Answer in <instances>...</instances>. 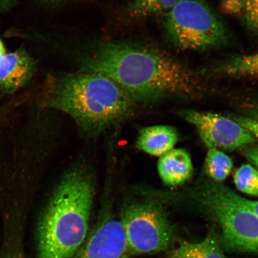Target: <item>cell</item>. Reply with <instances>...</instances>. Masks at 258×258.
<instances>
[{
    "mask_svg": "<svg viewBox=\"0 0 258 258\" xmlns=\"http://www.w3.org/2000/svg\"><path fill=\"white\" fill-rule=\"evenodd\" d=\"M83 72L101 74L135 101L197 94L201 78L179 61L155 48L104 43L82 59Z\"/></svg>",
    "mask_w": 258,
    "mask_h": 258,
    "instance_id": "obj_1",
    "label": "cell"
},
{
    "mask_svg": "<svg viewBox=\"0 0 258 258\" xmlns=\"http://www.w3.org/2000/svg\"><path fill=\"white\" fill-rule=\"evenodd\" d=\"M217 73L231 77L258 76V51L231 58L218 67Z\"/></svg>",
    "mask_w": 258,
    "mask_h": 258,
    "instance_id": "obj_14",
    "label": "cell"
},
{
    "mask_svg": "<svg viewBox=\"0 0 258 258\" xmlns=\"http://www.w3.org/2000/svg\"><path fill=\"white\" fill-rule=\"evenodd\" d=\"M179 0H133L128 6L127 14L132 18L145 17L170 11Z\"/></svg>",
    "mask_w": 258,
    "mask_h": 258,
    "instance_id": "obj_16",
    "label": "cell"
},
{
    "mask_svg": "<svg viewBox=\"0 0 258 258\" xmlns=\"http://www.w3.org/2000/svg\"><path fill=\"white\" fill-rule=\"evenodd\" d=\"M199 201L220 226L226 249L258 253V216L244 198L220 183L211 182L203 187Z\"/></svg>",
    "mask_w": 258,
    "mask_h": 258,
    "instance_id": "obj_4",
    "label": "cell"
},
{
    "mask_svg": "<svg viewBox=\"0 0 258 258\" xmlns=\"http://www.w3.org/2000/svg\"><path fill=\"white\" fill-rule=\"evenodd\" d=\"M86 172L76 169L63 177L41 215L37 258H73L86 239L93 200Z\"/></svg>",
    "mask_w": 258,
    "mask_h": 258,
    "instance_id": "obj_2",
    "label": "cell"
},
{
    "mask_svg": "<svg viewBox=\"0 0 258 258\" xmlns=\"http://www.w3.org/2000/svg\"><path fill=\"white\" fill-rule=\"evenodd\" d=\"M120 220L106 215L73 258H132Z\"/></svg>",
    "mask_w": 258,
    "mask_h": 258,
    "instance_id": "obj_8",
    "label": "cell"
},
{
    "mask_svg": "<svg viewBox=\"0 0 258 258\" xmlns=\"http://www.w3.org/2000/svg\"><path fill=\"white\" fill-rule=\"evenodd\" d=\"M234 182L240 191L258 196V171L249 164H243L235 171Z\"/></svg>",
    "mask_w": 258,
    "mask_h": 258,
    "instance_id": "obj_17",
    "label": "cell"
},
{
    "mask_svg": "<svg viewBox=\"0 0 258 258\" xmlns=\"http://www.w3.org/2000/svg\"><path fill=\"white\" fill-rule=\"evenodd\" d=\"M244 200L247 205L258 216V201H250V200L245 198H244Z\"/></svg>",
    "mask_w": 258,
    "mask_h": 258,
    "instance_id": "obj_22",
    "label": "cell"
},
{
    "mask_svg": "<svg viewBox=\"0 0 258 258\" xmlns=\"http://www.w3.org/2000/svg\"><path fill=\"white\" fill-rule=\"evenodd\" d=\"M158 170L161 178L167 185L182 184L192 175L191 157L184 150L172 149L160 157Z\"/></svg>",
    "mask_w": 258,
    "mask_h": 258,
    "instance_id": "obj_10",
    "label": "cell"
},
{
    "mask_svg": "<svg viewBox=\"0 0 258 258\" xmlns=\"http://www.w3.org/2000/svg\"><path fill=\"white\" fill-rule=\"evenodd\" d=\"M0 258H24V256L19 244L14 243L6 248Z\"/></svg>",
    "mask_w": 258,
    "mask_h": 258,
    "instance_id": "obj_19",
    "label": "cell"
},
{
    "mask_svg": "<svg viewBox=\"0 0 258 258\" xmlns=\"http://www.w3.org/2000/svg\"><path fill=\"white\" fill-rule=\"evenodd\" d=\"M205 163L206 173L217 182L227 178L233 167L231 158L217 148H209Z\"/></svg>",
    "mask_w": 258,
    "mask_h": 258,
    "instance_id": "obj_15",
    "label": "cell"
},
{
    "mask_svg": "<svg viewBox=\"0 0 258 258\" xmlns=\"http://www.w3.org/2000/svg\"><path fill=\"white\" fill-rule=\"evenodd\" d=\"M169 41L182 50L205 51L231 39L227 26L203 0H179L164 21Z\"/></svg>",
    "mask_w": 258,
    "mask_h": 258,
    "instance_id": "obj_5",
    "label": "cell"
},
{
    "mask_svg": "<svg viewBox=\"0 0 258 258\" xmlns=\"http://www.w3.org/2000/svg\"><path fill=\"white\" fill-rule=\"evenodd\" d=\"M246 156L258 168V147L252 148L246 151Z\"/></svg>",
    "mask_w": 258,
    "mask_h": 258,
    "instance_id": "obj_20",
    "label": "cell"
},
{
    "mask_svg": "<svg viewBox=\"0 0 258 258\" xmlns=\"http://www.w3.org/2000/svg\"><path fill=\"white\" fill-rule=\"evenodd\" d=\"M7 118V112L5 109H0V124L4 122Z\"/></svg>",
    "mask_w": 258,
    "mask_h": 258,
    "instance_id": "obj_23",
    "label": "cell"
},
{
    "mask_svg": "<svg viewBox=\"0 0 258 258\" xmlns=\"http://www.w3.org/2000/svg\"><path fill=\"white\" fill-rule=\"evenodd\" d=\"M235 120L249 131L254 138L258 139V120L245 117H237Z\"/></svg>",
    "mask_w": 258,
    "mask_h": 258,
    "instance_id": "obj_18",
    "label": "cell"
},
{
    "mask_svg": "<svg viewBox=\"0 0 258 258\" xmlns=\"http://www.w3.org/2000/svg\"><path fill=\"white\" fill-rule=\"evenodd\" d=\"M36 64L30 54L20 48L6 54L0 62V92L12 94L30 82Z\"/></svg>",
    "mask_w": 258,
    "mask_h": 258,
    "instance_id": "obj_9",
    "label": "cell"
},
{
    "mask_svg": "<svg viewBox=\"0 0 258 258\" xmlns=\"http://www.w3.org/2000/svg\"><path fill=\"white\" fill-rule=\"evenodd\" d=\"M6 54V50L4 44H3L2 41L0 40V62H1V60H2L3 57L5 56Z\"/></svg>",
    "mask_w": 258,
    "mask_h": 258,
    "instance_id": "obj_24",
    "label": "cell"
},
{
    "mask_svg": "<svg viewBox=\"0 0 258 258\" xmlns=\"http://www.w3.org/2000/svg\"><path fill=\"white\" fill-rule=\"evenodd\" d=\"M120 221L132 255L165 252L173 241L174 229L160 206L136 203L125 208Z\"/></svg>",
    "mask_w": 258,
    "mask_h": 258,
    "instance_id": "obj_6",
    "label": "cell"
},
{
    "mask_svg": "<svg viewBox=\"0 0 258 258\" xmlns=\"http://www.w3.org/2000/svg\"><path fill=\"white\" fill-rule=\"evenodd\" d=\"M221 8L226 14L240 19L258 36V0H224Z\"/></svg>",
    "mask_w": 258,
    "mask_h": 258,
    "instance_id": "obj_13",
    "label": "cell"
},
{
    "mask_svg": "<svg viewBox=\"0 0 258 258\" xmlns=\"http://www.w3.org/2000/svg\"><path fill=\"white\" fill-rule=\"evenodd\" d=\"M163 258H228L222 250L217 234L211 233L204 240L184 242L168 251Z\"/></svg>",
    "mask_w": 258,
    "mask_h": 258,
    "instance_id": "obj_12",
    "label": "cell"
},
{
    "mask_svg": "<svg viewBox=\"0 0 258 258\" xmlns=\"http://www.w3.org/2000/svg\"><path fill=\"white\" fill-rule=\"evenodd\" d=\"M15 0H0V13L9 10L14 5Z\"/></svg>",
    "mask_w": 258,
    "mask_h": 258,
    "instance_id": "obj_21",
    "label": "cell"
},
{
    "mask_svg": "<svg viewBox=\"0 0 258 258\" xmlns=\"http://www.w3.org/2000/svg\"><path fill=\"white\" fill-rule=\"evenodd\" d=\"M185 120L195 125L209 148L234 150L256 141V138L235 120L211 112L188 111Z\"/></svg>",
    "mask_w": 258,
    "mask_h": 258,
    "instance_id": "obj_7",
    "label": "cell"
},
{
    "mask_svg": "<svg viewBox=\"0 0 258 258\" xmlns=\"http://www.w3.org/2000/svg\"><path fill=\"white\" fill-rule=\"evenodd\" d=\"M178 135L170 125H154L142 129L137 141L139 149L154 156H162L173 149Z\"/></svg>",
    "mask_w": 258,
    "mask_h": 258,
    "instance_id": "obj_11",
    "label": "cell"
},
{
    "mask_svg": "<svg viewBox=\"0 0 258 258\" xmlns=\"http://www.w3.org/2000/svg\"><path fill=\"white\" fill-rule=\"evenodd\" d=\"M44 105L66 112L81 127L98 131L126 117L134 101L112 80L83 72L54 80Z\"/></svg>",
    "mask_w": 258,
    "mask_h": 258,
    "instance_id": "obj_3",
    "label": "cell"
}]
</instances>
